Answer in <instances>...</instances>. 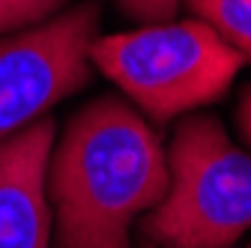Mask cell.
I'll return each mask as SVG.
<instances>
[{
  "label": "cell",
  "instance_id": "3",
  "mask_svg": "<svg viewBox=\"0 0 251 248\" xmlns=\"http://www.w3.org/2000/svg\"><path fill=\"white\" fill-rule=\"evenodd\" d=\"M93 63L152 123H168L218 102L245 66V57L206 21L192 18L99 36Z\"/></svg>",
  "mask_w": 251,
  "mask_h": 248
},
{
  "label": "cell",
  "instance_id": "1",
  "mask_svg": "<svg viewBox=\"0 0 251 248\" xmlns=\"http://www.w3.org/2000/svg\"><path fill=\"white\" fill-rule=\"evenodd\" d=\"M171 189L159 132L117 96L84 105L48 162L57 248H132L129 230Z\"/></svg>",
  "mask_w": 251,
  "mask_h": 248
},
{
  "label": "cell",
  "instance_id": "4",
  "mask_svg": "<svg viewBox=\"0 0 251 248\" xmlns=\"http://www.w3.org/2000/svg\"><path fill=\"white\" fill-rule=\"evenodd\" d=\"M99 6L84 3L0 39V144L93 81Z\"/></svg>",
  "mask_w": 251,
  "mask_h": 248
},
{
  "label": "cell",
  "instance_id": "9",
  "mask_svg": "<svg viewBox=\"0 0 251 248\" xmlns=\"http://www.w3.org/2000/svg\"><path fill=\"white\" fill-rule=\"evenodd\" d=\"M236 123H239V132H242V141L251 147V84L242 90L239 96V108H236Z\"/></svg>",
  "mask_w": 251,
  "mask_h": 248
},
{
  "label": "cell",
  "instance_id": "10",
  "mask_svg": "<svg viewBox=\"0 0 251 248\" xmlns=\"http://www.w3.org/2000/svg\"><path fill=\"white\" fill-rule=\"evenodd\" d=\"M141 248H159V245H152V242H144V245H141Z\"/></svg>",
  "mask_w": 251,
  "mask_h": 248
},
{
  "label": "cell",
  "instance_id": "7",
  "mask_svg": "<svg viewBox=\"0 0 251 248\" xmlns=\"http://www.w3.org/2000/svg\"><path fill=\"white\" fill-rule=\"evenodd\" d=\"M63 6H66V0H0V33L39 27Z\"/></svg>",
  "mask_w": 251,
  "mask_h": 248
},
{
  "label": "cell",
  "instance_id": "2",
  "mask_svg": "<svg viewBox=\"0 0 251 248\" xmlns=\"http://www.w3.org/2000/svg\"><path fill=\"white\" fill-rule=\"evenodd\" d=\"M171 189L141 215L144 236L159 248H230L251 230V156L212 114L179 120L168 149Z\"/></svg>",
  "mask_w": 251,
  "mask_h": 248
},
{
  "label": "cell",
  "instance_id": "8",
  "mask_svg": "<svg viewBox=\"0 0 251 248\" xmlns=\"http://www.w3.org/2000/svg\"><path fill=\"white\" fill-rule=\"evenodd\" d=\"M120 9L141 24H168L174 21L179 0H117Z\"/></svg>",
  "mask_w": 251,
  "mask_h": 248
},
{
  "label": "cell",
  "instance_id": "6",
  "mask_svg": "<svg viewBox=\"0 0 251 248\" xmlns=\"http://www.w3.org/2000/svg\"><path fill=\"white\" fill-rule=\"evenodd\" d=\"M201 21H206L233 51L251 63V0H185Z\"/></svg>",
  "mask_w": 251,
  "mask_h": 248
},
{
  "label": "cell",
  "instance_id": "5",
  "mask_svg": "<svg viewBox=\"0 0 251 248\" xmlns=\"http://www.w3.org/2000/svg\"><path fill=\"white\" fill-rule=\"evenodd\" d=\"M54 120L42 117L0 144V248H48L45 200Z\"/></svg>",
  "mask_w": 251,
  "mask_h": 248
}]
</instances>
